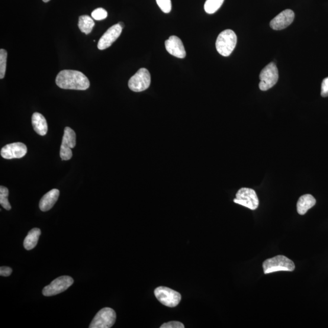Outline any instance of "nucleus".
Returning a JSON list of instances; mask_svg holds the SVG:
<instances>
[{
    "instance_id": "nucleus-24",
    "label": "nucleus",
    "mask_w": 328,
    "mask_h": 328,
    "mask_svg": "<svg viewBox=\"0 0 328 328\" xmlns=\"http://www.w3.org/2000/svg\"><path fill=\"white\" fill-rule=\"evenodd\" d=\"M108 13L103 8H98L92 12V17L96 20H104L107 17Z\"/></svg>"
},
{
    "instance_id": "nucleus-26",
    "label": "nucleus",
    "mask_w": 328,
    "mask_h": 328,
    "mask_svg": "<svg viewBox=\"0 0 328 328\" xmlns=\"http://www.w3.org/2000/svg\"><path fill=\"white\" fill-rule=\"evenodd\" d=\"M321 95L323 98L328 97V77L324 79L321 83Z\"/></svg>"
},
{
    "instance_id": "nucleus-25",
    "label": "nucleus",
    "mask_w": 328,
    "mask_h": 328,
    "mask_svg": "<svg viewBox=\"0 0 328 328\" xmlns=\"http://www.w3.org/2000/svg\"><path fill=\"white\" fill-rule=\"evenodd\" d=\"M160 328H184L185 326L184 324L179 321H170V322L163 323L161 326H160Z\"/></svg>"
},
{
    "instance_id": "nucleus-19",
    "label": "nucleus",
    "mask_w": 328,
    "mask_h": 328,
    "mask_svg": "<svg viewBox=\"0 0 328 328\" xmlns=\"http://www.w3.org/2000/svg\"><path fill=\"white\" fill-rule=\"evenodd\" d=\"M95 22L88 15L80 16L79 19V28L83 33L89 34L94 28Z\"/></svg>"
},
{
    "instance_id": "nucleus-18",
    "label": "nucleus",
    "mask_w": 328,
    "mask_h": 328,
    "mask_svg": "<svg viewBox=\"0 0 328 328\" xmlns=\"http://www.w3.org/2000/svg\"><path fill=\"white\" fill-rule=\"evenodd\" d=\"M40 235L41 230L38 228H34L29 231L24 242L25 248L28 250L33 249L37 246Z\"/></svg>"
},
{
    "instance_id": "nucleus-7",
    "label": "nucleus",
    "mask_w": 328,
    "mask_h": 328,
    "mask_svg": "<svg viewBox=\"0 0 328 328\" xmlns=\"http://www.w3.org/2000/svg\"><path fill=\"white\" fill-rule=\"evenodd\" d=\"M233 202L252 210H255L259 205V200L255 191L249 188L240 189L237 193L236 198L233 199Z\"/></svg>"
},
{
    "instance_id": "nucleus-21",
    "label": "nucleus",
    "mask_w": 328,
    "mask_h": 328,
    "mask_svg": "<svg viewBox=\"0 0 328 328\" xmlns=\"http://www.w3.org/2000/svg\"><path fill=\"white\" fill-rule=\"evenodd\" d=\"M9 190L6 186H0V204L7 210H10L11 205L8 201Z\"/></svg>"
},
{
    "instance_id": "nucleus-2",
    "label": "nucleus",
    "mask_w": 328,
    "mask_h": 328,
    "mask_svg": "<svg viewBox=\"0 0 328 328\" xmlns=\"http://www.w3.org/2000/svg\"><path fill=\"white\" fill-rule=\"evenodd\" d=\"M264 273L265 274L278 271H294L295 266L293 262L284 255H277L267 259L263 264Z\"/></svg>"
},
{
    "instance_id": "nucleus-23",
    "label": "nucleus",
    "mask_w": 328,
    "mask_h": 328,
    "mask_svg": "<svg viewBox=\"0 0 328 328\" xmlns=\"http://www.w3.org/2000/svg\"><path fill=\"white\" fill-rule=\"evenodd\" d=\"M157 5L164 13H169L172 10L171 0H156Z\"/></svg>"
},
{
    "instance_id": "nucleus-16",
    "label": "nucleus",
    "mask_w": 328,
    "mask_h": 328,
    "mask_svg": "<svg viewBox=\"0 0 328 328\" xmlns=\"http://www.w3.org/2000/svg\"><path fill=\"white\" fill-rule=\"evenodd\" d=\"M32 124L34 130L40 136H44L48 133V124L46 119L38 112H34L32 117Z\"/></svg>"
},
{
    "instance_id": "nucleus-11",
    "label": "nucleus",
    "mask_w": 328,
    "mask_h": 328,
    "mask_svg": "<svg viewBox=\"0 0 328 328\" xmlns=\"http://www.w3.org/2000/svg\"><path fill=\"white\" fill-rule=\"evenodd\" d=\"M28 152L27 147L21 143L6 145L1 150V156L6 159H20Z\"/></svg>"
},
{
    "instance_id": "nucleus-4",
    "label": "nucleus",
    "mask_w": 328,
    "mask_h": 328,
    "mask_svg": "<svg viewBox=\"0 0 328 328\" xmlns=\"http://www.w3.org/2000/svg\"><path fill=\"white\" fill-rule=\"evenodd\" d=\"M154 293L160 303L170 308L178 306L181 300V295L178 292L164 286L157 288Z\"/></svg>"
},
{
    "instance_id": "nucleus-1",
    "label": "nucleus",
    "mask_w": 328,
    "mask_h": 328,
    "mask_svg": "<svg viewBox=\"0 0 328 328\" xmlns=\"http://www.w3.org/2000/svg\"><path fill=\"white\" fill-rule=\"evenodd\" d=\"M59 87L65 89L86 90L90 86L88 77L84 74L75 70H63L56 79Z\"/></svg>"
},
{
    "instance_id": "nucleus-8",
    "label": "nucleus",
    "mask_w": 328,
    "mask_h": 328,
    "mask_svg": "<svg viewBox=\"0 0 328 328\" xmlns=\"http://www.w3.org/2000/svg\"><path fill=\"white\" fill-rule=\"evenodd\" d=\"M151 83L150 74L147 69L137 71L128 82V87L134 92H142L149 88Z\"/></svg>"
},
{
    "instance_id": "nucleus-12",
    "label": "nucleus",
    "mask_w": 328,
    "mask_h": 328,
    "mask_svg": "<svg viewBox=\"0 0 328 328\" xmlns=\"http://www.w3.org/2000/svg\"><path fill=\"white\" fill-rule=\"evenodd\" d=\"M123 29L118 24L109 28L100 38L98 47L100 50H104L111 46V44L120 37Z\"/></svg>"
},
{
    "instance_id": "nucleus-29",
    "label": "nucleus",
    "mask_w": 328,
    "mask_h": 328,
    "mask_svg": "<svg viewBox=\"0 0 328 328\" xmlns=\"http://www.w3.org/2000/svg\"><path fill=\"white\" fill-rule=\"evenodd\" d=\"M43 1L44 3H47V2H50V0H43Z\"/></svg>"
},
{
    "instance_id": "nucleus-9",
    "label": "nucleus",
    "mask_w": 328,
    "mask_h": 328,
    "mask_svg": "<svg viewBox=\"0 0 328 328\" xmlns=\"http://www.w3.org/2000/svg\"><path fill=\"white\" fill-rule=\"evenodd\" d=\"M76 145V134L72 128L66 127L64 130L62 143L60 147V156L63 160H68L72 158V149Z\"/></svg>"
},
{
    "instance_id": "nucleus-10",
    "label": "nucleus",
    "mask_w": 328,
    "mask_h": 328,
    "mask_svg": "<svg viewBox=\"0 0 328 328\" xmlns=\"http://www.w3.org/2000/svg\"><path fill=\"white\" fill-rule=\"evenodd\" d=\"M74 279L69 276H62L55 279L50 285L45 286L43 289V295L46 297L56 295L65 291L72 286Z\"/></svg>"
},
{
    "instance_id": "nucleus-28",
    "label": "nucleus",
    "mask_w": 328,
    "mask_h": 328,
    "mask_svg": "<svg viewBox=\"0 0 328 328\" xmlns=\"http://www.w3.org/2000/svg\"><path fill=\"white\" fill-rule=\"evenodd\" d=\"M118 24L121 26V27H122V29H123L124 28V27H125L124 22H118Z\"/></svg>"
},
{
    "instance_id": "nucleus-17",
    "label": "nucleus",
    "mask_w": 328,
    "mask_h": 328,
    "mask_svg": "<svg viewBox=\"0 0 328 328\" xmlns=\"http://www.w3.org/2000/svg\"><path fill=\"white\" fill-rule=\"evenodd\" d=\"M316 204V199L310 194L304 195L299 198L297 204L298 214L303 215Z\"/></svg>"
},
{
    "instance_id": "nucleus-6",
    "label": "nucleus",
    "mask_w": 328,
    "mask_h": 328,
    "mask_svg": "<svg viewBox=\"0 0 328 328\" xmlns=\"http://www.w3.org/2000/svg\"><path fill=\"white\" fill-rule=\"evenodd\" d=\"M116 314L114 310L104 308L96 315L89 326V328H110L114 325Z\"/></svg>"
},
{
    "instance_id": "nucleus-20",
    "label": "nucleus",
    "mask_w": 328,
    "mask_h": 328,
    "mask_svg": "<svg viewBox=\"0 0 328 328\" xmlns=\"http://www.w3.org/2000/svg\"><path fill=\"white\" fill-rule=\"evenodd\" d=\"M224 0H207L205 3V11L209 14H214L223 4Z\"/></svg>"
},
{
    "instance_id": "nucleus-27",
    "label": "nucleus",
    "mask_w": 328,
    "mask_h": 328,
    "mask_svg": "<svg viewBox=\"0 0 328 328\" xmlns=\"http://www.w3.org/2000/svg\"><path fill=\"white\" fill-rule=\"evenodd\" d=\"M12 269L9 267L2 266L0 268V275L3 276H8L11 275Z\"/></svg>"
},
{
    "instance_id": "nucleus-5",
    "label": "nucleus",
    "mask_w": 328,
    "mask_h": 328,
    "mask_svg": "<svg viewBox=\"0 0 328 328\" xmlns=\"http://www.w3.org/2000/svg\"><path fill=\"white\" fill-rule=\"evenodd\" d=\"M260 79L259 88L262 91L272 88L278 80V71L275 64L271 62L267 65L260 73Z\"/></svg>"
},
{
    "instance_id": "nucleus-13",
    "label": "nucleus",
    "mask_w": 328,
    "mask_h": 328,
    "mask_svg": "<svg viewBox=\"0 0 328 328\" xmlns=\"http://www.w3.org/2000/svg\"><path fill=\"white\" fill-rule=\"evenodd\" d=\"M294 18V12L291 9H286L276 15L270 22V26L274 30H284L292 24Z\"/></svg>"
},
{
    "instance_id": "nucleus-3",
    "label": "nucleus",
    "mask_w": 328,
    "mask_h": 328,
    "mask_svg": "<svg viewBox=\"0 0 328 328\" xmlns=\"http://www.w3.org/2000/svg\"><path fill=\"white\" fill-rule=\"evenodd\" d=\"M237 37L230 30H225L218 35L216 41L218 52L224 57L229 56L236 46Z\"/></svg>"
},
{
    "instance_id": "nucleus-14",
    "label": "nucleus",
    "mask_w": 328,
    "mask_h": 328,
    "mask_svg": "<svg viewBox=\"0 0 328 328\" xmlns=\"http://www.w3.org/2000/svg\"><path fill=\"white\" fill-rule=\"evenodd\" d=\"M165 46L167 52L179 59H184L186 56V52L184 44L178 37L173 35L169 40L166 41Z\"/></svg>"
},
{
    "instance_id": "nucleus-22",
    "label": "nucleus",
    "mask_w": 328,
    "mask_h": 328,
    "mask_svg": "<svg viewBox=\"0 0 328 328\" xmlns=\"http://www.w3.org/2000/svg\"><path fill=\"white\" fill-rule=\"evenodd\" d=\"M8 53L5 50H0V78H4L7 62Z\"/></svg>"
},
{
    "instance_id": "nucleus-15",
    "label": "nucleus",
    "mask_w": 328,
    "mask_h": 328,
    "mask_svg": "<svg viewBox=\"0 0 328 328\" xmlns=\"http://www.w3.org/2000/svg\"><path fill=\"white\" fill-rule=\"evenodd\" d=\"M60 191L57 189H53L45 194L40 199L39 207L41 211L46 212L52 208L59 199Z\"/></svg>"
}]
</instances>
